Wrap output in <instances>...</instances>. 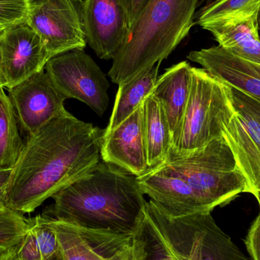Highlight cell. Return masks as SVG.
<instances>
[{
  "instance_id": "6da1fadb",
  "label": "cell",
  "mask_w": 260,
  "mask_h": 260,
  "mask_svg": "<svg viewBox=\"0 0 260 260\" xmlns=\"http://www.w3.org/2000/svg\"><path fill=\"white\" fill-rule=\"evenodd\" d=\"M104 133L67 112L27 135L6 189V207L31 213L89 172L102 160Z\"/></svg>"
},
{
  "instance_id": "7a4b0ae2",
  "label": "cell",
  "mask_w": 260,
  "mask_h": 260,
  "mask_svg": "<svg viewBox=\"0 0 260 260\" xmlns=\"http://www.w3.org/2000/svg\"><path fill=\"white\" fill-rule=\"evenodd\" d=\"M136 177L102 160L54 194L43 215L80 229L132 237L148 203Z\"/></svg>"
},
{
  "instance_id": "3957f363",
  "label": "cell",
  "mask_w": 260,
  "mask_h": 260,
  "mask_svg": "<svg viewBox=\"0 0 260 260\" xmlns=\"http://www.w3.org/2000/svg\"><path fill=\"white\" fill-rule=\"evenodd\" d=\"M199 0H148L130 26L108 76L120 85L168 58L195 24Z\"/></svg>"
},
{
  "instance_id": "277c9868",
  "label": "cell",
  "mask_w": 260,
  "mask_h": 260,
  "mask_svg": "<svg viewBox=\"0 0 260 260\" xmlns=\"http://www.w3.org/2000/svg\"><path fill=\"white\" fill-rule=\"evenodd\" d=\"M191 70L189 99L168 160L189 155L222 136L223 126L235 111L230 87L204 69Z\"/></svg>"
},
{
  "instance_id": "5b68a950",
  "label": "cell",
  "mask_w": 260,
  "mask_h": 260,
  "mask_svg": "<svg viewBox=\"0 0 260 260\" xmlns=\"http://www.w3.org/2000/svg\"><path fill=\"white\" fill-rule=\"evenodd\" d=\"M184 179L212 209L225 206L244 192L250 193L244 174L223 136L185 157L162 164Z\"/></svg>"
},
{
  "instance_id": "8992f818",
  "label": "cell",
  "mask_w": 260,
  "mask_h": 260,
  "mask_svg": "<svg viewBox=\"0 0 260 260\" xmlns=\"http://www.w3.org/2000/svg\"><path fill=\"white\" fill-rule=\"evenodd\" d=\"M146 213L174 260H252L218 227L211 212L172 216L150 200Z\"/></svg>"
},
{
  "instance_id": "52a82bcc",
  "label": "cell",
  "mask_w": 260,
  "mask_h": 260,
  "mask_svg": "<svg viewBox=\"0 0 260 260\" xmlns=\"http://www.w3.org/2000/svg\"><path fill=\"white\" fill-rule=\"evenodd\" d=\"M46 73L66 99L83 102L102 117L109 105V82L90 55L82 49L49 59Z\"/></svg>"
},
{
  "instance_id": "ba28073f",
  "label": "cell",
  "mask_w": 260,
  "mask_h": 260,
  "mask_svg": "<svg viewBox=\"0 0 260 260\" xmlns=\"http://www.w3.org/2000/svg\"><path fill=\"white\" fill-rule=\"evenodd\" d=\"M83 0H32L27 24L38 34L49 59L87 45Z\"/></svg>"
},
{
  "instance_id": "9c48e42d",
  "label": "cell",
  "mask_w": 260,
  "mask_h": 260,
  "mask_svg": "<svg viewBox=\"0 0 260 260\" xmlns=\"http://www.w3.org/2000/svg\"><path fill=\"white\" fill-rule=\"evenodd\" d=\"M18 123L27 135L34 134L68 111L67 99L52 82L45 70L8 89Z\"/></svg>"
},
{
  "instance_id": "30bf717a",
  "label": "cell",
  "mask_w": 260,
  "mask_h": 260,
  "mask_svg": "<svg viewBox=\"0 0 260 260\" xmlns=\"http://www.w3.org/2000/svg\"><path fill=\"white\" fill-rule=\"evenodd\" d=\"M49 59L42 41L27 23L0 32V66L7 89L44 70Z\"/></svg>"
},
{
  "instance_id": "8fae6325",
  "label": "cell",
  "mask_w": 260,
  "mask_h": 260,
  "mask_svg": "<svg viewBox=\"0 0 260 260\" xmlns=\"http://www.w3.org/2000/svg\"><path fill=\"white\" fill-rule=\"evenodd\" d=\"M84 29L87 44L100 59H114L127 39L126 9L120 0H83Z\"/></svg>"
},
{
  "instance_id": "7c38bea8",
  "label": "cell",
  "mask_w": 260,
  "mask_h": 260,
  "mask_svg": "<svg viewBox=\"0 0 260 260\" xmlns=\"http://www.w3.org/2000/svg\"><path fill=\"white\" fill-rule=\"evenodd\" d=\"M141 190L172 216L211 212L213 209L180 175L165 165L136 177Z\"/></svg>"
},
{
  "instance_id": "4fadbf2b",
  "label": "cell",
  "mask_w": 260,
  "mask_h": 260,
  "mask_svg": "<svg viewBox=\"0 0 260 260\" xmlns=\"http://www.w3.org/2000/svg\"><path fill=\"white\" fill-rule=\"evenodd\" d=\"M101 154L103 161L119 167L136 177L149 169L144 136L142 105L117 127L105 131Z\"/></svg>"
},
{
  "instance_id": "5bb4252c",
  "label": "cell",
  "mask_w": 260,
  "mask_h": 260,
  "mask_svg": "<svg viewBox=\"0 0 260 260\" xmlns=\"http://www.w3.org/2000/svg\"><path fill=\"white\" fill-rule=\"evenodd\" d=\"M188 59L231 88L260 102V65L235 56L220 46L189 53Z\"/></svg>"
},
{
  "instance_id": "9a60e30c",
  "label": "cell",
  "mask_w": 260,
  "mask_h": 260,
  "mask_svg": "<svg viewBox=\"0 0 260 260\" xmlns=\"http://www.w3.org/2000/svg\"><path fill=\"white\" fill-rule=\"evenodd\" d=\"M222 136L253 195L260 183L259 122L249 113L235 108L233 115L223 126Z\"/></svg>"
},
{
  "instance_id": "2e32d148",
  "label": "cell",
  "mask_w": 260,
  "mask_h": 260,
  "mask_svg": "<svg viewBox=\"0 0 260 260\" xmlns=\"http://www.w3.org/2000/svg\"><path fill=\"white\" fill-rule=\"evenodd\" d=\"M192 67L186 61L168 69L157 78L153 94L165 111L172 140L180 127L192 83Z\"/></svg>"
},
{
  "instance_id": "e0dca14e",
  "label": "cell",
  "mask_w": 260,
  "mask_h": 260,
  "mask_svg": "<svg viewBox=\"0 0 260 260\" xmlns=\"http://www.w3.org/2000/svg\"><path fill=\"white\" fill-rule=\"evenodd\" d=\"M259 15L210 24L203 29L213 35L220 47L260 65Z\"/></svg>"
},
{
  "instance_id": "ac0fdd59",
  "label": "cell",
  "mask_w": 260,
  "mask_h": 260,
  "mask_svg": "<svg viewBox=\"0 0 260 260\" xmlns=\"http://www.w3.org/2000/svg\"><path fill=\"white\" fill-rule=\"evenodd\" d=\"M51 223L59 240V250L52 260H92L98 252L121 236L80 229L52 218Z\"/></svg>"
},
{
  "instance_id": "d6986e66",
  "label": "cell",
  "mask_w": 260,
  "mask_h": 260,
  "mask_svg": "<svg viewBox=\"0 0 260 260\" xmlns=\"http://www.w3.org/2000/svg\"><path fill=\"white\" fill-rule=\"evenodd\" d=\"M142 109L147 160L151 169L168 160L171 148V135L165 111L153 93L144 101Z\"/></svg>"
},
{
  "instance_id": "ffe728a7",
  "label": "cell",
  "mask_w": 260,
  "mask_h": 260,
  "mask_svg": "<svg viewBox=\"0 0 260 260\" xmlns=\"http://www.w3.org/2000/svg\"><path fill=\"white\" fill-rule=\"evenodd\" d=\"M160 65V62H157L128 82L119 85L114 109L105 132L111 131L119 126L152 93L158 78Z\"/></svg>"
},
{
  "instance_id": "44dd1931",
  "label": "cell",
  "mask_w": 260,
  "mask_h": 260,
  "mask_svg": "<svg viewBox=\"0 0 260 260\" xmlns=\"http://www.w3.org/2000/svg\"><path fill=\"white\" fill-rule=\"evenodd\" d=\"M9 95L0 88V168H13L25 146Z\"/></svg>"
},
{
  "instance_id": "7402d4cb",
  "label": "cell",
  "mask_w": 260,
  "mask_h": 260,
  "mask_svg": "<svg viewBox=\"0 0 260 260\" xmlns=\"http://www.w3.org/2000/svg\"><path fill=\"white\" fill-rule=\"evenodd\" d=\"M260 15V0H213L202 8L196 24H210Z\"/></svg>"
},
{
  "instance_id": "603a6c76",
  "label": "cell",
  "mask_w": 260,
  "mask_h": 260,
  "mask_svg": "<svg viewBox=\"0 0 260 260\" xmlns=\"http://www.w3.org/2000/svg\"><path fill=\"white\" fill-rule=\"evenodd\" d=\"M134 260H174L160 232L145 210V215L132 236Z\"/></svg>"
},
{
  "instance_id": "cb8c5ba5",
  "label": "cell",
  "mask_w": 260,
  "mask_h": 260,
  "mask_svg": "<svg viewBox=\"0 0 260 260\" xmlns=\"http://www.w3.org/2000/svg\"><path fill=\"white\" fill-rule=\"evenodd\" d=\"M27 219L6 208L0 211V251L18 247L27 232Z\"/></svg>"
},
{
  "instance_id": "d4e9b609",
  "label": "cell",
  "mask_w": 260,
  "mask_h": 260,
  "mask_svg": "<svg viewBox=\"0 0 260 260\" xmlns=\"http://www.w3.org/2000/svg\"><path fill=\"white\" fill-rule=\"evenodd\" d=\"M27 224L36 238L43 259H53L59 250V240L52 225L51 218L44 215H37L27 219Z\"/></svg>"
},
{
  "instance_id": "484cf974",
  "label": "cell",
  "mask_w": 260,
  "mask_h": 260,
  "mask_svg": "<svg viewBox=\"0 0 260 260\" xmlns=\"http://www.w3.org/2000/svg\"><path fill=\"white\" fill-rule=\"evenodd\" d=\"M32 0H0V29L27 22Z\"/></svg>"
},
{
  "instance_id": "4316f807",
  "label": "cell",
  "mask_w": 260,
  "mask_h": 260,
  "mask_svg": "<svg viewBox=\"0 0 260 260\" xmlns=\"http://www.w3.org/2000/svg\"><path fill=\"white\" fill-rule=\"evenodd\" d=\"M132 237L121 235L94 255L92 260H134Z\"/></svg>"
},
{
  "instance_id": "83f0119b",
  "label": "cell",
  "mask_w": 260,
  "mask_h": 260,
  "mask_svg": "<svg viewBox=\"0 0 260 260\" xmlns=\"http://www.w3.org/2000/svg\"><path fill=\"white\" fill-rule=\"evenodd\" d=\"M16 249L18 260H44L36 238L29 228H27L25 236Z\"/></svg>"
},
{
  "instance_id": "f1b7e54d",
  "label": "cell",
  "mask_w": 260,
  "mask_h": 260,
  "mask_svg": "<svg viewBox=\"0 0 260 260\" xmlns=\"http://www.w3.org/2000/svg\"><path fill=\"white\" fill-rule=\"evenodd\" d=\"M230 88L235 108L249 113L260 123V102L237 88Z\"/></svg>"
},
{
  "instance_id": "f546056e",
  "label": "cell",
  "mask_w": 260,
  "mask_h": 260,
  "mask_svg": "<svg viewBox=\"0 0 260 260\" xmlns=\"http://www.w3.org/2000/svg\"><path fill=\"white\" fill-rule=\"evenodd\" d=\"M246 247L252 260H260V212L245 240Z\"/></svg>"
},
{
  "instance_id": "4dcf8cb0",
  "label": "cell",
  "mask_w": 260,
  "mask_h": 260,
  "mask_svg": "<svg viewBox=\"0 0 260 260\" xmlns=\"http://www.w3.org/2000/svg\"><path fill=\"white\" fill-rule=\"evenodd\" d=\"M126 9L129 27L133 24L148 0H120Z\"/></svg>"
},
{
  "instance_id": "1f68e13d",
  "label": "cell",
  "mask_w": 260,
  "mask_h": 260,
  "mask_svg": "<svg viewBox=\"0 0 260 260\" xmlns=\"http://www.w3.org/2000/svg\"><path fill=\"white\" fill-rule=\"evenodd\" d=\"M13 168H0V211L6 209L4 200Z\"/></svg>"
},
{
  "instance_id": "d6a6232c",
  "label": "cell",
  "mask_w": 260,
  "mask_h": 260,
  "mask_svg": "<svg viewBox=\"0 0 260 260\" xmlns=\"http://www.w3.org/2000/svg\"><path fill=\"white\" fill-rule=\"evenodd\" d=\"M16 247L9 249L2 253L0 254V260H18Z\"/></svg>"
},
{
  "instance_id": "836d02e7",
  "label": "cell",
  "mask_w": 260,
  "mask_h": 260,
  "mask_svg": "<svg viewBox=\"0 0 260 260\" xmlns=\"http://www.w3.org/2000/svg\"><path fill=\"white\" fill-rule=\"evenodd\" d=\"M253 195L254 196V197H256V200H257L260 208V183L257 186H256V189H255Z\"/></svg>"
},
{
  "instance_id": "e575fe53",
  "label": "cell",
  "mask_w": 260,
  "mask_h": 260,
  "mask_svg": "<svg viewBox=\"0 0 260 260\" xmlns=\"http://www.w3.org/2000/svg\"><path fill=\"white\" fill-rule=\"evenodd\" d=\"M0 88H5V81L3 72H2L1 66H0Z\"/></svg>"
},
{
  "instance_id": "d590c367",
  "label": "cell",
  "mask_w": 260,
  "mask_h": 260,
  "mask_svg": "<svg viewBox=\"0 0 260 260\" xmlns=\"http://www.w3.org/2000/svg\"><path fill=\"white\" fill-rule=\"evenodd\" d=\"M259 30H260V15L259 18Z\"/></svg>"
},
{
  "instance_id": "8d00e7d4",
  "label": "cell",
  "mask_w": 260,
  "mask_h": 260,
  "mask_svg": "<svg viewBox=\"0 0 260 260\" xmlns=\"http://www.w3.org/2000/svg\"><path fill=\"white\" fill-rule=\"evenodd\" d=\"M2 253H3V251H0V254H1Z\"/></svg>"
},
{
  "instance_id": "74e56055",
  "label": "cell",
  "mask_w": 260,
  "mask_h": 260,
  "mask_svg": "<svg viewBox=\"0 0 260 260\" xmlns=\"http://www.w3.org/2000/svg\"><path fill=\"white\" fill-rule=\"evenodd\" d=\"M203 1H206V0H203Z\"/></svg>"
}]
</instances>
